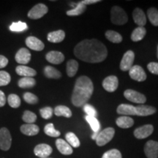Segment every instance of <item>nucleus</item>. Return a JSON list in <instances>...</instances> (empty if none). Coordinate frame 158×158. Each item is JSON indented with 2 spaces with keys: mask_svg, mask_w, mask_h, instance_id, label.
Returning <instances> with one entry per match:
<instances>
[{
  "mask_svg": "<svg viewBox=\"0 0 158 158\" xmlns=\"http://www.w3.org/2000/svg\"><path fill=\"white\" fill-rule=\"evenodd\" d=\"M74 54L84 62L98 63L106 59L108 50L106 45L98 40H84L75 47Z\"/></svg>",
  "mask_w": 158,
  "mask_h": 158,
  "instance_id": "nucleus-1",
  "label": "nucleus"
},
{
  "mask_svg": "<svg viewBox=\"0 0 158 158\" xmlns=\"http://www.w3.org/2000/svg\"><path fill=\"white\" fill-rule=\"evenodd\" d=\"M94 91L92 80L87 76H82L77 79L72 94V103L76 107H82L87 103Z\"/></svg>",
  "mask_w": 158,
  "mask_h": 158,
  "instance_id": "nucleus-2",
  "label": "nucleus"
},
{
  "mask_svg": "<svg viewBox=\"0 0 158 158\" xmlns=\"http://www.w3.org/2000/svg\"><path fill=\"white\" fill-rule=\"evenodd\" d=\"M110 20L111 22L116 25H123L128 21L126 12L118 6H114L110 10Z\"/></svg>",
  "mask_w": 158,
  "mask_h": 158,
  "instance_id": "nucleus-3",
  "label": "nucleus"
},
{
  "mask_svg": "<svg viewBox=\"0 0 158 158\" xmlns=\"http://www.w3.org/2000/svg\"><path fill=\"white\" fill-rule=\"evenodd\" d=\"M115 130L113 127H107L98 134L96 138V143L99 147H102L110 142L114 138Z\"/></svg>",
  "mask_w": 158,
  "mask_h": 158,
  "instance_id": "nucleus-4",
  "label": "nucleus"
},
{
  "mask_svg": "<svg viewBox=\"0 0 158 158\" xmlns=\"http://www.w3.org/2000/svg\"><path fill=\"white\" fill-rule=\"evenodd\" d=\"M48 11V7L44 4H37L29 11L28 17L31 19H39L44 16Z\"/></svg>",
  "mask_w": 158,
  "mask_h": 158,
  "instance_id": "nucleus-5",
  "label": "nucleus"
},
{
  "mask_svg": "<svg viewBox=\"0 0 158 158\" xmlns=\"http://www.w3.org/2000/svg\"><path fill=\"white\" fill-rule=\"evenodd\" d=\"M124 96L130 102L138 104H143L147 101V98L143 94L133 89H127L124 91Z\"/></svg>",
  "mask_w": 158,
  "mask_h": 158,
  "instance_id": "nucleus-6",
  "label": "nucleus"
},
{
  "mask_svg": "<svg viewBox=\"0 0 158 158\" xmlns=\"http://www.w3.org/2000/svg\"><path fill=\"white\" fill-rule=\"evenodd\" d=\"M12 138L9 130L3 127L0 130V149L3 151H7L11 147Z\"/></svg>",
  "mask_w": 158,
  "mask_h": 158,
  "instance_id": "nucleus-7",
  "label": "nucleus"
},
{
  "mask_svg": "<svg viewBox=\"0 0 158 158\" xmlns=\"http://www.w3.org/2000/svg\"><path fill=\"white\" fill-rule=\"evenodd\" d=\"M134 59H135V54L133 51H127L124 54L120 63V69L122 71H128L133 67Z\"/></svg>",
  "mask_w": 158,
  "mask_h": 158,
  "instance_id": "nucleus-8",
  "label": "nucleus"
},
{
  "mask_svg": "<svg viewBox=\"0 0 158 158\" xmlns=\"http://www.w3.org/2000/svg\"><path fill=\"white\" fill-rule=\"evenodd\" d=\"M129 76L130 78L137 81H144L147 79V74L143 69L139 65H134L130 69Z\"/></svg>",
  "mask_w": 158,
  "mask_h": 158,
  "instance_id": "nucleus-9",
  "label": "nucleus"
},
{
  "mask_svg": "<svg viewBox=\"0 0 158 158\" xmlns=\"http://www.w3.org/2000/svg\"><path fill=\"white\" fill-rule=\"evenodd\" d=\"M144 152L147 158H158V142L149 141L144 147Z\"/></svg>",
  "mask_w": 158,
  "mask_h": 158,
  "instance_id": "nucleus-10",
  "label": "nucleus"
},
{
  "mask_svg": "<svg viewBox=\"0 0 158 158\" xmlns=\"http://www.w3.org/2000/svg\"><path fill=\"white\" fill-rule=\"evenodd\" d=\"M153 131L154 127L152 124H146V125L136 128L134 131V135L138 139H144L151 135Z\"/></svg>",
  "mask_w": 158,
  "mask_h": 158,
  "instance_id": "nucleus-11",
  "label": "nucleus"
},
{
  "mask_svg": "<svg viewBox=\"0 0 158 158\" xmlns=\"http://www.w3.org/2000/svg\"><path fill=\"white\" fill-rule=\"evenodd\" d=\"M118 81L115 76H110L106 78L102 81V86L107 92H114L118 88Z\"/></svg>",
  "mask_w": 158,
  "mask_h": 158,
  "instance_id": "nucleus-12",
  "label": "nucleus"
},
{
  "mask_svg": "<svg viewBox=\"0 0 158 158\" xmlns=\"http://www.w3.org/2000/svg\"><path fill=\"white\" fill-rule=\"evenodd\" d=\"M15 61L19 64L24 65L28 64L31 60V53L27 48H21L15 54Z\"/></svg>",
  "mask_w": 158,
  "mask_h": 158,
  "instance_id": "nucleus-13",
  "label": "nucleus"
},
{
  "mask_svg": "<svg viewBox=\"0 0 158 158\" xmlns=\"http://www.w3.org/2000/svg\"><path fill=\"white\" fill-rule=\"evenodd\" d=\"M34 153L37 157L40 158H46L52 153V148L48 144H38L35 148Z\"/></svg>",
  "mask_w": 158,
  "mask_h": 158,
  "instance_id": "nucleus-14",
  "label": "nucleus"
},
{
  "mask_svg": "<svg viewBox=\"0 0 158 158\" xmlns=\"http://www.w3.org/2000/svg\"><path fill=\"white\" fill-rule=\"evenodd\" d=\"M26 45L31 50L40 51L43 50L45 45L42 41L35 37H28L26 40Z\"/></svg>",
  "mask_w": 158,
  "mask_h": 158,
  "instance_id": "nucleus-15",
  "label": "nucleus"
},
{
  "mask_svg": "<svg viewBox=\"0 0 158 158\" xmlns=\"http://www.w3.org/2000/svg\"><path fill=\"white\" fill-rule=\"evenodd\" d=\"M46 60L51 64H59L64 60V56L62 53L56 51H52L48 52L45 56Z\"/></svg>",
  "mask_w": 158,
  "mask_h": 158,
  "instance_id": "nucleus-16",
  "label": "nucleus"
},
{
  "mask_svg": "<svg viewBox=\"0 0 158 158\" xmlns=\"http://www.w3.org/2000/svg\"><path fill=\"white\" fill-rule=\"evenodd\" d=\"M56 146L59 152L62 153L64 155H70L73 152L72 147H71L70 144L67 141H65L64 140L61 139V138H59V139L56 140Z\"/></svg>",
  "mask_w": 158,
  "mask_h": 158,
  "instance_id": "nucleus-17",
  "label": "nucleus"
},
{
  "mask_svg": "<svg viewBox=\"0 0 158 158\" xmlns=\"http://www.w3.org/2000/svg\"><path fill=\"white\" fill-rule=\"evenodd\" d=\"M134 22L139 27H143L147 23V17L143 11L140 8H135L133 13Z\"/></svg>",
  "mask_w": 158,
  "mask_h": 158,
  "instance_id": "nucleus-18",
  "label": "nucleus"
},
{
  "mask_svg": "<svg viewBox=\"0 0 158 158\" xmlns=\"http://www.w3.org/2000/svg\"><path fill=\"white\" fill-rule=\"evenodd\" d=\"M136 116H147L152 115L156 112V108L153 106H145V105H141L135 107Z\"/></svg>",
  "mask_w": 158,
  "mask_h": 158,
  "instance_id": "nucleus-19",
  "label": "nucleus"
},
{
  "mask_svg": "<svg viewBox=\"0 0 158 158\" xmlns=\"http://www.w3.org/2000/svg\"><path fill=\"white\" fill-rule=\"evenodd\" d=\"M118 114H123L124 116H135L136 115V110L135 106L129 104H121L118 106L116 110Z\"/></svg>",
  "mask_w": 158,
  "mask_h": 158,
  "instance_id": "nucleus-20",
  "label": "nucleus"
},
{
  "mask_svg": "<svg viewBox=\"0 0 158 158\" xmlns=\"http://www.w3.org/2000/svg\"><path fill=\"white\" fill-rule=\"evenodd\" d=\"M21 131L26 135L33 136L38 134L40 128L37 125L34 124H26L21 125Z\"/></svg>",
  "mask_w": 158,
  "mask_h": 158,
  "instance_id": "nucleus-21",
  "label": "nucleus"
},
{
  "mask_svg": "<svg viewBox=\"0 0 158 158\" xmlns=\"http://www.w3.org/2000/svg\"><path fill=\"white\" fill-rule=\"evenodd\" d=\"M15 71H16V73L19 76L23 77H31L32 78L33 76H35L37 75V72L34 69L25 66V65L18 66L15 69Z\"/></svg>",
  "mask_w": 158,
  "mask_h": 158,
  "instance_id": "nucleus-22",
  "label": "nucleus"
},
{
  "mask_svg": "<svg viewBox=\"0 0 158 158\" xmlns=\"http://www.w3.org/2000/svg\"><path fill=\"white\" fill-rule=\"evenodd\" d=\"M65 37V33L63 30H57L54 31H51L48 35L47 39L49 42L58 43H61L64 40Z\"/></svg>",
  "mask_w": 158,
  "mask_h": 158,
  "instance_id": "nucleus-23",
  "label": "nucleus"
},
{
  "mask_svg": "<svg viewBox=\"0 0 158 158\" xmlns=\"http://www.w3.org/2000/svg\"><path fill=\"white\" fill-rule=\"evenodd\" d=\"M116 123L119 127L123 128V129H127V128L131 127L134 124V121L132 118L127 116H122L118 117L116 119Z\"/></svg>",
  "mask_w": 158,
  "mask_h": 158,
  "instance_id": "nucleus-24",
  "label": "nucleus"
},
{
  "mask_svg": "<svg viewBox=\"0 0 158 158\" xmlns=\"http://www.w3.org/2000/svg\"><path fill=\"white\" fill-rule=\"evenodd\" d=\"M86 6L81 2L76 4L73 8L67 11V15H69V16H77V15H80L86 10Z\"/></svg>",
  "mask_w": 158,
  "mask_h": 158,
  "instance_id": "nucleus-25",
  "label": "nucleus"
},
{
  "mask_svg": "<svg viewBox=\"0 0 158 158\" xmlns=\"http://www.w3.org/2000/svg\"><path fill=\"white\" fill-rule=\"evenodd\" d=\"M147 30L143 27H138L135 29L132 32L131 40L134 42H138V41L141 40L142 39L145 37Z\"/></svg>",
  "mask_w": 158,
  "mask_h": 158,
  "instance_id": "nucleus-26",
  "label": "nucleus"
},
{
  "mask_svg": "<svg viewBox=\"0 0 158 158\" xmlns=\"http://www.w3.org/2000/svg\"><path fill=\"white\" fill-rule=\"evenodd\" d=\"M78 70V63L74 59H70L67 63V74L69 77L76 76Z\"/></svg>",
  "mask_w": 158,
  "mask_h": 158,
  "instance_id": "nucleus-27",
  "label": "nucleus"
},
{
  "mask_svg": "<svg viewBox=\"0 0 158 158\" xmlns=\"http://www.w3.org/2000/svg\"><path fill=\"white\" fill-rule=\"evenodd\" d=\"M18 84H19V87L21 88L29 89L35 86V85L36 84V81L31 77H23L19 81Z\"/></svg>",
  "mask_w": 158,
  "mask_h": 158,
  "instance_id": "nucleus-28",
  "label": "nucleus"
},
{
  "mask_svg": "<svg viewBox=\"0 0 158 158\" xmlns=\"http://www.w3.org/2000/svg\"><path fill=\"white\" fill-rule=\"evenodd\" d=\"M54 114L57 116H64L70 118L72 116V112L70 108L64 106H58L55 108Z\"/></svg>",
  "mask_w": 158,
  "mask_h": 158,
  "instance_id": "nucleus-29",
  "label": "nucleus"
},
{
  "mask_svg": "<svg viewBox=\"0 0 158 158\" xmlns=\"http://www.w3.org/2000/svg\"><path fill=\"white\" fill-rule=\"evenodd\" d=\"M106 37L108 40L114 43H119L122 41V37L119 33L113 30H108L106 32Z\"/></svg>",
  "mask_w": 158,
  "mask_h": 158,
  "instance_id": "nucleus-30",
  "label": "nucleus"
},
{
  "mask_svg": "<svg viewBox=\"0 0 158 158\" xmlns=\"http://www.w3.org/2000/svg\"><path fill=\"white\" fill-rule=\"evenodd\" d=\"M44 74L47 78L54 79H58L62 76L61 73L59 70L51 66L45 67L44 69Z\"/></svg>",
  "mask_w": 158,
  "mask_h": 158,
  "instance_id": "nucleus-31",
  "label": "nucleus"
},
{
  "mask_svg": "<svg viewBox=\"0 0 158 158\" xmlns=\"http://www.w3.org/2000/svg\"><path fill=\"white\" fill-rule=\"evenodd\" d=\"M85 118H86V122L89 124L90 127L94 131V133H98L100 129V124L98 120V118L96 117H92V116H89L87 115L85 116Z\"/></svg>",
  "mask_w": 158,
  "mask_h": 158,
  "instance_id": "nucleus-32",
  "label": "nucleus"
},
{
  "mask_svg": "<svg viewBox=\"0 0 158 158\" xmlns=\"http://www.w3.org/2000/svg\"><path fill=\"white\" fill-rule=\"evenodd\" d=\"M65 138H66L67 142L70 144L71 147L78 148L80 146V141L78 138V137L72 132H69L65 135Z\"/></svg>",
  "mask_w": 158,
  "mask_h": 158,
  "instance_id": "nucleus-33",
  "label": "nucleus"
},
{
  "mask_svg": "<svg viewBox=\"0 0 158 158\" xmlns=\"http://www.w3.org/2000/svg\"><path fill=\"white\" fill-rule=\"evenodd\" d=\"M147 15L152 24L158 27V10L155 7H151L148 10Z\"/></svg>",
  "mask_w": 158,
  "mask_h": 158,
  "instance_id": "nucleus-34",
  "label": "nucleus"
},
{
  "mask_svg": "<svg viewBox=\"0 0 158 158\" xmlns=\"http://www.w3.org/2000/svg\"><path fill=\"white\" fill-rule=\"evenodd\" d=\"M28 27L27 24L24 22L21 21H18V22H13L10 27V30L15 32H20V31H23L27 30Z\"/></svg>",
  "mask_w": 158,
  "mask_h": 158,
  "instance_id": "nucleus-35",
  "label": "nucleus"
},
{
  "mask_svg": "<svg viewBox=\"0 0 158 158\" xmlns=\"http://www.w3.org/2000/svg\"><path fill=\"white\" fill-rule=\"evenodd\" d=\"M44 132L47 135L51 137H59L60 135V132L54 128V125L52 123H49L45 126Z\"/></svg>",
  "mask_w": 158,
  "mask_h": 158,
  "instance_id": "nucleus-36",
  "label": "nucleus"
},
{
  "mask_svg": "<svg viewBox=\"0 0 158 158\" xmlns=\"http://www.w3.org/2000/svg\"><path fill=\"white\" fill-rule=\"evenodd\" d=\"M7 101L10 106L13 108H17L21 106V99L17 94H11L7 98Z\"/></svg>",
  "mask_w": 158,
  "mask_h": 158,
  "instance_id": "nucleus-37",
  "label": "nucleus"
},
{
  "mask_svg": "<svg viewBox=\"0 0 158 158\" xmlns=\"http://www.w3.org/2000/svg\"><path fill=\"white\" fill-rule=\"evenodd\" d=\"M22 119L27 124H33L37 120L36 114L30 111V110H25L23 114Z\"/></svg>",
  "mask_w": 158,
  "mask_h": 158,
  "instance_id": "nucleus-38",
  "label": "nucleus"
},
{
  "mask_svg": "<svg viewBox=\"0 0 158 158\" xmlns=\"http://www.w3.org/2000/svg\"><path fill=\"white\" fill-rule=\"evenodd\" d=\"M11 81V77L6 71H0V86H6L9 84Z\"/></svg>",
  "mask_w": 158,
  "mask_h": 158,
  "instance_id": "nucleus-39",
  "label": "nucleus"
},
{
  "mask_svg": "<svg viewBox=\"0 0 158 158\" xmlns=\"http://www.w3.org/2000/svg\"><path fill=\"white\" fill-rule=\"evenodd\" d=\"M102 158H122V154L118 149H110L102 155Z\"/></svg>",
  "mask_w": 158,
  "mask_h": 158,
  "instance_id": "nucleus-40",
  "label": "nucleus"
},
{
  "mask_svg": "<svg viewBox=\"0 0 158 158\" xmlns=\"http://www.w3.org/2000/svg\"><path fill=\"white\" fill-rule=\"evenodd\" d=\"M23 99L29 104H36L38 102L37 97L35 94L31 93V92H26L23 94Z\"/></svg>",
  "mask_w": 158,
  "mask_h": 158,
  "instance_id": "nucleus-41",
  "label": "nucleus"
},
{
  "mask_svg": "<svg viewBox=\"0 0 158 158\" xmlns=\"http://www.w3.org/2000/svg\"><path fill=\"white\" fill-rule=\"evenodd\" d=\"M84 110L85 113L87 114V116H92V117H97V116H98V113H97L95 108L88 103L84 106Z\"/></svg>",
  "mask_w": 158,
  "mask_h": 158,
  "instance_id": "nucleus-42",
  "label": "nucleus"
},
{
  "mask_svg": "<svg viewBox=\"0 0 158 158\" xmlns=\"http://www.w3.org/2000/svg\"><path fill=\"white\" fill-rule=\"evenodd\" d=\"M41 116L45 119H48L53 115V109L51 107H45L40 110Z\"/></svg>",
  "mask_w": 158,
  "mask_h": 158,
  "instance_id": "nucleus-43",
  "label": "nucleus"
},
{
  "mask_svg": "<svg viewBox=\"0 0 158 158\" xmlns=\"http://www.w3.org/2000/svg\"><path fill=\"white\" fill-rule=\"evenodd\" d=\"M148 70L152 74L158 75V63L157 62H150L147 65Z\"/></svg>",
  "mask_w": 158,
  "mask_h": 158,
  "instance_id": "nucleus-44",
  "label": "nucleus"
},
{
  "mask_svg": "<svg viewBox=\"0 0 158 158\" xmlns=\"http://www.w3.org/2000/svg\"><path fill=\"white\" fill-rule=\"evenodd\" d=\"M8 64V59L5 56L0 55V68H4Z\"/></svg>",
  "mask_w": 158,
  "mask_h": 158,
  "instance_id": "nucleus-45",
  "label": "nucleus"
},
{
  "mask_svg": "<svg viewBox=\"0 0 158 158\" xmlns=\"http://www.w3.org/2000/svg\"><path fill=\"white\" fill-rule=\"evenodd\" d=\"M6 103V97L3 92L0 90V107H2Z\"/></svg>",
  "mask_w": 158,
  "mask_h": 158,
  "instance_id": "nucleus-46",
  "label": "nucleus"
},
{
  "mask_svg": "<svg viewBox=\"0 0 158 158\" xmlns=\"http://www.w3.org/2000/svg\"><path fill=\"white\" fill-rule=\"evenodd\" d=\"M99 2H100V0H84L81 2L86 6L87 5H92V4L98 3Z\"/></svg>",
  "mask_w": 158,
  "mask_h": 158,
  "instance_id": "nucleus-47",
  "label": "nucleus"
},
{
  "mask_svg": "<svg viewBox=\"0 0 158 158\" xmlns=\"http://www.w3.org/2000/svg\"><path fill=\"white\" fill-rule=\"evenodd\" d=\"M98 133H93V135H92V139H93V140H95L96 139V138H97V136H98Z\"/></svg>",
  "mask_w": 158,
  "mask_h": 158,
  "instance_id": "nucleus-48",
  "label": "nucleus"
},
{
  "mask_svg": "<svg viewBox=\"0 0 158 158\" xmlns=\"http://www.w3.org/2000/svg\"><path fill=\"white\" fill-rule=\"evenodd\" d=\"M157 58H158V46H157Z\"/></svg>",
  "mask_w": 158,
  "mask_h": 158,
  "instance_id": "nucleus-49",
  "label": "nucleus"
},
{
  "mask_svg": "<svg viewBox=\"0 0 158 158\" xmlns=\"http://www.w3.org/2000/svg\"><path fill=\"white\" fill-rule=\"evenodd\" d=\"M46 158H48V157H46Z\"/></svg>",
  "mask_w": 158,
  "mask_h": 158,
  "instance_id": "nucleus-50",
  "label": "nucleus"
}]
</instances>
